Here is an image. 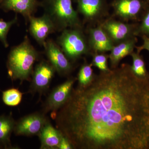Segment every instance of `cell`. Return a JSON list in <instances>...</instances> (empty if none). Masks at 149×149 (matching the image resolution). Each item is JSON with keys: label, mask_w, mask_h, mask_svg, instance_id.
Instances as JSON below:
<instances>
[{"label": "cell", "mask_w": 149, "mask_h": 149, "mask_svg": "<svg viewBox=\"0 0 149 149\" xmlns=\"http://www.w3.org/2000/svg\"><path fill=\"white\" fill-rule=\"evenodd\" d=\"M54 119L74 149H149V78L128 63L100 71L73 88Z\"/></svg>", "instance_id": "obj_1"}, {"label": "cell", "mask_w": 149, "mask_h": 149, "mask_svg": "<svg viewBox=\"0 0 149 149\" xmlns=\"http://www.w3.org/2000/svg\"><path fill=\"white\" fill-rule=\"evenodd\" d=\"M40 57L39 52L32 45L27 35L9 54L7 66L9 76L13 80L31 81L35 62Z\"/></svg>", "instance_id": "obj_2"}, {"label": "cell", "mask_w": 149, "mask_h": 149, "mask_svg": "<svg viewBox=\"0 0 149 149\" xmlns=\"http://www.w3.org/2000/svg\"><path fill=\"white\" fill-rule=\"evenodd\" d=\"M40 6L44 14L53 22L57 32L67 28H83L77 11L73 8L72 0H42Z\"/></svg>", "instance_id": "obj_3"}, {"label": "cell", "mask_w": 149, "mask_h": 149, "mask_svg": "<svg viewBox=\"0 0 149 149\" xmlns=\"http://www.w3.org/2000/svg\"><path fill=\"white\" fill-rule=\"evenodd\" d=\"M57 43L71 62L76 61L83 55L91 54L88 37L83 28H67L62 31Z\"/></svg>", "instance_id": "obj_4"}, {"label": "cell", "mask_w": 149, "mask_h": 149, "mask_svg": "<svg viewBox=\"0 0 149 149\" xmlns=\"http://www.w3.org/2000/svg\"><path fill=\"white\" fill-rule=\"evenodd\" d=\"M113 15L120 20L139 22L149 4L143 0H113Z\"/></svg>", "instance_id": "obj_5"}, {"label": "cell", "mask_w": 149, "mask_h": 149, "mask_svg": "<svg viewBox=\"0 0 149 149\" xmlns=\"http://www.w3.org/2000/svg\"><path fill=\"white\" fill-rule=\"evenodd\" d=\"M77 12L82 15L84 22L92 26L98 25L109 15L106 0H74Z\"/></svg>", "instance_id": "obj_6"}, {"label": "cell", "mask_w": 149, "mask_h": 149, "mask_svg": "<svg viewBox=\"0 0 149 149\" xmlns=\"http://www.w3.org/2000/svg\"><path fill=\"white\" fill-rule=\"evenodd\" d=\"M77 80L76 77H70L54 88L43 104L42 112L46 114L51 112L52 117L54 119L57 112L69 98Z\"/></svg>", "instance_id": "obj_7"}, {"label": "cell", "mask_w": 149, "mask_h": 149, "mask_svg": "<svg viewBox=\"0 0 149 149\" xmlns=\"http://www.w3.org/2000/svg\"><path fill=\"white\" fill-rule=\"evenodd\" d=\"M100 24L115 45L131 37H137L138 22L130 23L109 17Z\"/></svg>", "instance_id": "obj_8"}, {"label": "cell", "mask_w": 149, "mask_h": 149, "mask_svg": "<svg viewBox=\"0 0 149 149\" xmlns=\"http://www.w3.org/2000/svg\"><path fill=\"white\" fill-rule=\"evenodd\" d=\"M56 72L55 69L48 61L40 62L33 70L29 92L33 94L38 93L40 95L46 93Z\"/></svg>", "instance_id": "obj_9"}, {"label": "cell", "mask_w": 149, "mask_h": 149, "mask_svg": "<svg viewBox=\"0 0 149 149\" xmlns=\"http://www.w3.org/2000/svg\"><path fill=\"white\" fill-rule=\"evenodd\" d=\"M43 47L48 61L54 67L56 72L61 76H66L72 72V63L57 42L52 39H48Z\"/></svg>", "instance_id": "obj_10"}, {"label": "cell", "mask_w": 149, "mask_h": 149, "mask_svg": "<svg viewBox=\"0 0 149 149\" xmlns=\"http://www.w3.org/2000/svg\"><path fill=\"white\" fill-rule=\"evenodd\" d=\"M49 121L43 113H33L25 116L15 123L14 132L16 136H38L44 126Z\"/></svg>", "instance_id": "obj_11"}, {"label": "cell", "mask_w": 149, "mask_h": 149, "mask_svg": "<svg viewBox=\"0 0 149 149\" xmlns=\"http://www.w3.org/2000/svg\"><path fill=\"white\" fill-rule=\"evenodd\" d=\"M28 21L30 35L41 46L44 47L49 35L57 32L53 22L45 14L40 17H30Z\"/></svg>", "instance_id": "obj_12"}, {"label": "cell", "mask_w": 149, "mask_h": 149, "mask_svg": "<svg viewBox=\"0 0 149 149\" xmlns=\"http://www.w3.org/2000/svg\"><path fill=\"white\" fill-rule=\"evenodd\" d=\"M88 45L91 54L110 52L115 45L100 24L88 29Z\"/></svg>", "instance_id": "obj_13"}, {"label": "cell", "mask_w": 149, "mask_h": 149, "mask_svg": "<svg viewBox=\"0 0 149 149\" xmlns=\"http://www.w3.org/2000/svg\"><path fill=\"white\" fill-rule=\"evenodd\" d=\"M2 2L1 7L4 10L20 14L27 21L34 15L40 6V2L37 0H3Z\"/></svg>", "instance_id": "obj_14"}, {"label": "cell", "mask_w": 149, "mask_h": 149, "mask_svg": "<svg viewBox=\"0 0 149 149\" xmlns=\"http://www.w3.org/2000/svg\"><path fill=\"white\" fill-rule=\"evenodd\" d=\"M138 41L137 37L135 36L115 45L109 55L110 68H116L123 58L130 55L134 52Z\"/></svg>", "instance_id": "obj_15"}, {"label": "cell", "mask_w": 149, "mask_h": 149, "mask_svg": "<svg viewBox=\"0 0 149 149\" xmlns=\"http://www.w3.org/2000/svg\"><path fill=\"white\" fill-rule=\"evenodd\" d=\"M63 134L48 121L38 135L40 149H58Z\"/></svg>", "instance_id": "obj_16"}, {"label": "cell", "mask_w": 149, "mask_h": 149, "mask_svg": "<svg viewBox=\"0 0 149 149\" xmlns=\"http://www.w3.org/2000/svg\"><path fill=\"white\" fill-rule=\"evenodd\" d=\"M15 123L10 116H0V143L6 148L11 146L10 136L14 131Z\"/></svg>", "instance_id": "obj_17"}, {"label": "cell", "mask_w": 149, "mask_h": 149, "mask_svg": "<svg viewBox=\"0 0 149 149\" xmlns=\"http://www.w3.org/2000/svg\"><path fill=\"white\" fill-rule=\"evenodd\" d=\"M130 56L133 61L131 68L133 73L137 77L142 79L149 78V73L147 71L145 61L140 53L133 52Z\"/></svg>", "instance_id": "obj_18"}, {"label": "cell", "mask_w": 149, "mask_h": 149, "mask_svg": "<svg viewBox=\"0 0 149 149\" xmlns=\"http://www.w3.org/2000/svg\"><path fill=\"white\" fill-rule=\"evenodd\" d=\"M22 96L23 93L18 89L11 88L3 92V101L8 106H17L21 102Z\"/></svg>", "instance_id": "obj_19"}, {"label": "cell", "mask_w": 149, "mask_h": 149, "mask_svg": "<svg viewBox=\"0 0 149 149\" xmlns=\"http://www.w3.org/2000/svg\"><path fill=\"white\" fill-rule=\"evenodd\" d=\"M93 65L85 62L80 67L77 74L78 86L84 87L91 83L95 74L92 68Z\"/></svg>", "instance_id": "obj_20"}, {"label": "cell", "mask_w": 149, "mask_h": 149, "mask_svg": "<svg viewBox=\"0 0 149 149\" xmlns=\"http://www.w3.org/2000/svg\"><path fill=\"white\" fill-rule=\"evenodd\" d=\"M93 60L91 64L98 68L100 71H107L109 70L108 65V60L109 58V55L105 53H97L92 54Z\"/></svg>", "instance_id": "obj_21"}, {"label": "cell", "mask_w": 149, "mask_h": 149, "mask_svg": "<svg viewBox=\"0 0 149 149\" xmlns=\"http://www.w3.org/2000/svg\"><path fill=\"white\" fill-rule=\"evenodd\" d=\"M145 35L149 37V6L144 13L141 20L138 22L136 36Z\"/></svg>", "instance_id": "obj_22"}, {"label": "cell", "mask_w": 149, "mask_h": 149, "mask_svg": "<svg viewBox=\"0 0 149 149\" xmlns=\"http://www.w3.org/2000/svg\"><path fill=\"white\" fill-rule=\"evenodd\" d=\"M17 22V17L16 15L15 18L10 21L6 22L0 20V41L6 48L8 47L7 40L8 34L11 27Z\"/></svg>", "instance_id": "obj_23"}, {"label": "cell", "mask_w": 149, "mask_h": 149, "mask_svg": "<svg viewBox=\"0 0 149 149\" xmlns=\"http://www.w3.org/2000/svg\"><path fill=\"white\" fill-rule=\"evenodd\" d=\"M141 37L143 40V44L141 46H136V49L137 52L140 53L143 50H146L149 52V37L143 35Z\"/></svg>", "instance_id": "obj_24"}, {"label": "cell", "mask_w": 149, "mask_h": 149, "mask_svg": "<svg viewBox=\"0 0 149 149\" xmlns=\"http://www.w3.org/2000/svg\"><path fill=\"white\" fill-rule=\"evenodd\" d=\"M72 145L65 136L62 135L58 149H72Z\"/></svg>", "instance_id": "obj_25"}, {"label": "cell", "mask_w": 149, "mask_h": 149, "mask_svg": "<svg viewBox=\"0 0 149 149\" xmlns=\"http://www.w3.org/2000/svg\"><path fill=\"white\" fill-rule=\"evenodd\" d=\"M143 1H145L146 2L148 3L149 4V0H143Z\"/></svg>", "instance_id": "obj_26"}, {"label": "cell", "mask_w": 149, "mask_h": 149, "mask_svg": "<svg viewBox=\"0 0 149 149\" xmlns=\"http://www.w3.org/2000/svg\"><path fill=\"white\" fill-rule=\"evenodd\" d=\"M3 0H0V3Z\"/></svg>", "instance_id": "obj_27"}]
</instances>
